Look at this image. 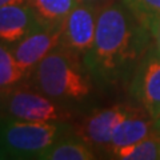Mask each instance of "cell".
Instances as JSON below:
<instances>
[{"label": "cell", "instance_id": "cell-4", "mask_svg": "<svg viewBox=\"0 0 160 160\" xmlns=\"http://www.w3.org/2000/svg\"><path fill=\"white\" fill-rule=\"evenodd\" d=\"M0 106L7 115L31 122H62L72 118L69 109L52 98L28 88H7L0 91Z\"/></svg>", "mask_w": 160, "mask_h": 160}, {"label": "cell", "instance_id": "cell-11", "mask_svg": "<svg viewBox=\"0 0 160 160\" xmlns=\"http://www.w3.org/2000/svg\"><path fill=\"white\" fill-rule=\"evenodd\" d=\"M79 0H28V6L35 12L42 28L63 27L69 12Z\"/></svg>", "mask_w": 160, "mask_h": 160}, {"label": "cell", "instance_id": "cell-5", "mask_svg": "<svg viewBox=\"0 0 160 160\" xmlns=\"http://www.w3.org/2000/svg\"><path fill=\"white\" fill-rule=\"evenodd\" d=\"M102 9V6L79 2L63 24L58 47L84 59L93 46L98 19Z\"/></svg>", "mask_w": 160, "mask_h": 160}, {"label": "cell", "instance_id": "cell-9", "mask_svg": "<svg viewBox=\"0 0 160 160\" xmlns=\"http://www.w3.org/2000/svg\"><path fill=\"white\" fill-rule=\"evenodd\" d=\"M42 28L28 4H11L0 8V42L16 44Z\"/></svg>", "mask_w": 160, "mask_h": 160}, {"label": "cell", "instance_id": "cell-14", "mask_svg": "<svg viewBox=\"0 0 160 160\" xmlns=\"http://www.w3.org/2000/svg\"><path fill=\"white\" fill-rule=\"evenodd\" d=\"M27 73L15 58L12 49H8L0 42V91L16 86Z\"/></svg>", "mask_w": 160, "mask_h": 160}, {"label": "cell", "instance_id": "cell-8", "mask_svg": "<svg viewBox=\"0 0 160 160\" xmlns=\"http://www.w3.org/2000/svg\"><path fill=\"white\" fill-rule=\"evenodd\" d=\"M63 27L39 28L16 43L12 52L15 58L27 72L32 69L59 46Z\"/></svg>", "mask_w": 160, "mask_h": 160}, {"label": "cell", "instance_id": "cell-3", "mask_svg": "<svg viewBox=\"0 0 160 160\" xmlns=\"http://www.w3.org/2000/svg\"><path fill=\"white\" fill-rule=\"evenodd\" d=\"M68 132L67 123L31 122L6 115L0 119V143L13 159H40Z\"/></svg>", "mask_w": 160, "mask_h": 160}, {"label": "cell", "instance_id": "cell-6", "mask_svg": "<svg viewBox=\"0 0 160 160\" xmlns=\"http://www.w3.org/2000/svg\"><path fill=\"white\" fill-rule=\"evenodd\" d=\"M147 112L139 104H115V106L96 109L80 123L76 135L91 147L108 148L112 135L119 124L138 113Z\"/></svg>", "mask_w": 160, "mask_h": 160}, {"label": "cell", "instance_id": "cell-19", "mask_svg": "<svg viewBox=\"0 0 160 160\" xmlns=\"http://www.w3.org/2000/svg\"><path fill=\"white\" fill-rule=\"evenodd\" d=\"M4 158H7V153H6V151H4L2 143H0V159H4Z\"/></svg>", "mask_w": 160, "mask_h": 160}, {"label": "cell", "instance_id": "cell-10", "mask_svg": "<svg viewBox=\"0 0 160 160\" xmlns=\"http://www.w3.org/2000/svg\"><path fill=\"white\" fill-rule=\"evenodd\" d=\"M156 133L158 131L155 127V120L147 112L133 115L126 119L122 124H119L118 128L115 129L107 151L138 143Z\"/></svg>", "mask_w": 160, "mask_h": 160}, {"label": "cell", "instance_id": "cell-17", "mask_svg": "<svg viewBox=\"0 0 160 160\" xmlns=\"http://www.w3.org/2000/svg\"><path fill=\"white\" fill-rule=\"evenodd\" d=\"M28 0H0V8L11 4H27Z\"/></svg>", "mask_w": 160, "mask_h": 160}, {"label": "cell", "instance_id": "cell-18", "mask_svg": "<svg viewBox=\"0 0 160 160\" xmlns=\"http://www.w3.org/2000/svg\"><path fill=\"white\" fill-rule=\"evenodd\" d=\"M79 2H84V3H91V4H96V6H107L109 3H113V0H79Z\"/></svg>", "mask_w": 160, "mask_h": 160}, {"label": "cell", "instance_id": "cell-15", "mask_svg": "<svg viewBox=\"0 0 160 160\" xmlns=\"http://www.w3.org/2000/svg\"><path fill=\"white\" fill-rule=\"evenodd\" d=\"M146 28L160 19V0H120Z\"/></svg>", "mask_w": 160, "mask_h": 160}, {"label": "cell", "instance_id": "cell-7", "mask_svg": "<svg viewBox=\"0 0 160 160\" xmlns=\"http://www.w3.org/2000/svg\"><path fill=\"white\" fill-rule=\"evenodd\" d=\"M128 91L153 120L160 116V55L152 47L139 63Z\"/></svg>", "mask_w": 160, "mask_h": 160}, {"label": "cell", "instance_id": "cell-2", "mask_svg": "<svg viewBox=\"0 0 160 160\" xmlns=\"http://www.w3.org/2000/svg\"><path fill=\"white\" fill-rule=\"evenodd\" d=\"M95 83L84 60L60 47L33 68V84L52 99L82 102L93 93Z\"/></svg>", "mask_w": 160, "mask_h": 160}, {"label": "cell", "instance_id": "cell-20", "mask_svg": "<svg viewBox=\"0 0 160 160\" xmlns=\"http://www.w3.org/2000/svg\"><path fill=\"white\" fill-rule=\"evenodd\" d=\"M155 127H156V131H158V133L160 135V116L155 120Z\"/></svg>", "mask_w": 160, "mask_h": 160}, {"label": "cell", "instance_id": "cell-16", "mask_svg": "<svg viewBox=\"0 0 160 160\" xmlns=\"http://www.w3.org/2000/svg\"><path fill=\"white\" fill-rule=\"evenodd\" d=\"M149 33H151V47L160 55V19L151 24Z\"/></svg>", "mask_w": 160, "mask_h": 160}, {"label": "cell", "instance_id": "cell-12", "mask_svg": "<svg viewBox=\"0 0 160 160\" xmlns=\"http://www.w3.org/2000/svg\"><path fill=\"white\" fill-rule=\"evenodd\" d=\"M96 159L92 147L76 133L59 139L44 152L40 160H92Z\"/></svg>", "mask_w": 160, "mask_h": 160}, {"label": "cell", "instance_id": "cell-1", "mask_svg": "<svg viewBox=\"0 0 160 160\" xmlns=\"http://www.w3.org/2000/svg\"><path fill=\"white\" fill-rule=\"evenodd\" d=\"M151 47V33L122 2L104 6L99 13L95 42L84 64L100 86H129Z\"/></svg>", "mask_w": 160, "mask_h": 160}, {"label": "cell", "instance_id": "cell-13", "mask_svg": "<svg viewBox=\"0 0 160 160\" xmlns=\"http://www.w3.org/2000/svg\"><path fill=\"white\" fill-rule=\"evenodd\" d=\"M112 159L119 160H160V135H152L129 146L109 149Z\"/></svg>", "mask_w": 160, "mask_h": 160}]
</instances>
